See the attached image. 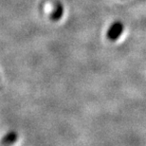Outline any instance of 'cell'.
Returning <instances> with one entry per match:
<instances>
[{
  "label": "cell",
  "mask_w": 146,
  "mask_h": 146,
  "mask_svg": "<svg viewBox=\"0 0 146 146\" xmlns=\"http://www.w3.org/2000/svg\"><path fill=\"white\" fill-rule=\"evenodd\" d=\"M17 139H18V133L13 130L2 137L1 141H0V144L2 146H11L13 143H15Z\"/></svg>",
  "instance_id": "7a4b0ae2"
},
{
  "label": "cell",
  "mask_w": 146,
  "mask_h": 146,
  "mask_svg": "<svg viewBox=\"0 0 146 146\" xmlns=\"http://www.w3.org/2000/svg\"><path fill=\"white\" fill-rule=\"evenodd\" d=\"M63 14H64V7L61 3L58 2L56 3V5H55V7H54V10L50 14V19L52 21H58V20H60L62 18Z\"/></svg>",
  "instance_id": "3957f363"
},
{
  "label": "cell",
  "mask_w": 146,
  "mask_h": 146,
  "mask_svg": "<svg viewBox=\"0 0 146 146\" xmlns=\"http://www.w3.org/2000/svg\"><path fill=\"white\" fill-rule=\"evenodd\" d=\"M123 29H124V25L121 21H119V20L114 21L108 28V30H107L106 33L107 39L109 41H112V42L117 41L119 39V37L121 35Z\"/></svg>",
  "instance_id": "6da1fadb"
}]
</instances>
